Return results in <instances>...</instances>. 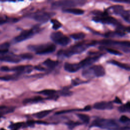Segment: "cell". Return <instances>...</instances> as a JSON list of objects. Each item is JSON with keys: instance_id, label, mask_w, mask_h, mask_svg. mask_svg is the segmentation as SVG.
Masks as SVG:
<instances>
[{"instance_id": "cell-1", "label": "cell", "mask_w": 130, "mask_h": 130, "mask_svg": "<svg viewBox=\"0 0 130 130\" xmlns=\"http://www.w3.org/2000/svg\"><path fill=\"white\" fill-rule=\"evenodd\" d=\"M96 42L93 41L90 43H86L85 42H80L70 47L66 50L58 51L57 55L60 57H69L73 55L79 54L84 51L89 46L95 45Z\"/></svg>"}, {"instance_id": "cell-2", "label": "cell", "mask_w": 130, "mask_h": 130, "mask_svg": "<svg viewBox=\"0 0 130 130\" xmlns=\"http://www.w3.org/2000/svg\"><path fill=\"white\" fill-rule=\"evenodd\" d=\"M106 74L104 68L101 65H93L82 71V75L85 78L90 79L94 77H101Z\"/></svg>"}, {"instance_id": "cell-3", "label": "cell", "mask_w": 130, "mask_h": 130, "mask_svg": "<svg viewBox=\"0 0 130 130\" xmlns=\"http://www.w3.org/2000/svg\"><path fill=\"white\" fill-rule=\"evenodd\" d=\"M91 126L109 130H116L119 127L116 122L114 120L106 119H95L93 121Z\"/></svg>"}, {"instance_id": "cell-4", "label": "cell", "mask_w": 130, "mask_h": 130, "mask_svg": "<svg viewBox=\"0 0 130 130\" xmlns=\"http://www.w3.org/2000/svg\"><path fill=\"white\" fill-rule=\"evenodd\" d=\"M86 1H56L52 4V7L53 9L61 8L64 9L71 8L76 6H82L85 4Z\"/></svg>"}, {"instance_id": "cell-5", "label": "cell", "mask_w": 130, "mask_h": 130, "mask_svg": "<svg viewBox=\"0 0 130 130\" xmlns=\"http://www.w3.org/2000/svg\"><path fill=\"white\" fill-rule=\"evenodd\" d=\"M29 50L34 51L38 54H46L53 52L56 46L53 44H47L39 45H31L28 47Z\"/></svg>"}, {"instance_id": "cell-6", "label": "cell", "mask_w": 130, "mask_h": 130, "mask_svg": "<svg viewBox=\"0 0 130 130\" xmlns=\"http://www.w3.org/2000/svg\"><path fill=\"white\" fill-rule=\"evenodd\" d=\"M92 20L96 22H101L103 24H112L117 27L120 25L118 20L115 18L109 16L107 12H104V14L99 16H94L92 18Z\"/></svg>"}, {"instance_id": "cell-7", "label": "cell", "mask_w": 130, "mask_h": 130, "mask_svg": "<svg viewBox=\"0 0 130 130\" xmlns=\"http://www.w3.org/2000/svg\"><path fill=\"white\" fill-rule=\"evenodd\" d=\"M50 38L55 43L63 46H67L71 42L70 38L64 35L61 31H55L52 32L50 35Z\"/></svg>"}, {"instance_id": "cell-8", "label": "cell", "mask_w": 130, "mask_h": 130, "mask_svg": "<svg viewBox=\"0 0 130 130\" xmlns=\"http://www.w3.org/2000/svg\"><path fill=\"white\" fill-rule=\"evenodd\" d=\"M99 43L105 45H118L124 47L130 48L129 41H117L111 40H105L100 41Z\"/></svg>"}, {"instance_id": "cell-9", "label": "cell", "mask_w": 130, "mask_h": 130, "mask_svg": "<svg viewBox=\"0 0 130 130\" xmlns=\"http://www.w3.org/2000/svg\"><path fill=\"white\" fill-rule=\"evenodd\" d=\"M101 56V55H91L90 56L87 57L84 59L82 60L79 63L80 65L81 66V68L86 67L88 66H90L96 61Z\"/></svg>"}, {"instance_id": "cell-10", "label": "cell", "mask_w": 130, "mask_h": 130, "mask_svg": "<svg viewBox=\"0 0 130 130\" xmlns=\"http://www.w3.org/2000/svg\"><path fill=\"white\" fill-rule=\"evenodd\" d=\"M34 31L33 29H26L23 30L18 36H17L15 40L17 42H22L31 37L34 35Z\"/></svg>"}, {"instance_id": "cell-11", "label": "cell", "mask_w": 130, "mask_h": 130, "mask_svg": "<svg viewBox=\"0 0 130 130\" xmlns=\"http://www.w3.org/2000/svg\"><path fill=\"white\" fill-rule=\"evenodd\" d=\"M93 108L97 110H111L113 108V105L111 102H100L93 105Z\"/></svg>"}, {"instance_id": "cell-12", "label": "cell", "mask_w": 130, "mask_h": 130, "mask_svg": "<svg viewBox=\"0 0 130 130\" xmlns=\"http://www.w3.org/2000/svg\"><path fill=\"white\" fill-rule=\"evenodd\" d=\"M53 14L49 12H42L36 14L34 16V19L40 22L45 23L47 22L52 17Z\"/></svg>"}, {"instance_id": "cell-13", "label": "cell", "mask_w": 130, "mask_h": 130, "mask_svg": "<svg viewBox=\"0 0 130 130\" xmlns=\"http://www.w3.org/2000/svg\"><path fill=\"white\" fill-rule=\"evenodd\" d=\"M81 68L79 63L66 62L64 64V69L69 73H75L80 70Z\"/></svg>"}, {"instance_id": "cell-14", "label": "cell", "mask_w": 130, "mask_h": 130, "mask_svg": "<svg viewBox=\"0 0 130 130\" xmlns=\"http://www.w3.org/2000/svg\"><path fill=\"white\" fill-rule=\"evenodd\" d=\"M62 11L64 12L68 13H71L74 15H82L84 13V11L82 9H79V8H67V9H64L62 10Z\"/></svg>"}, {"instance_id": "cell-15", "label": "cell", "mask_w": 130, "mask_h": 130, "mask_svg": "<svg viewBox=\"0 0 130 130\" xmlns=\"http://www.w3.org/2000/svg\"><path fill=\"white\" fill-rule=\"evenodd\" d=\"M0 60L13 63H17L20 61V59L11 56H0Z\"/></svg>"}, {"instance_id": "cell-16", "label": "cell", "mask_w": 130, "mask_h": 130, "mask_svg": "<svg viewBox=\"0 0 130 130\" xmlns=\"http://www.w3.org/2000/svg\"><path fill=\"white\" fill-rule=\"evenodd\" d=\"M109 62L112 64H113L114 65H115L120 68H122L123 69L130 71V64L124 63L115 60H112L110 61Z\"/></svg>"}, {"instance_id": "cell-17", "label": "cell", "mask_w": 130, "mask_h": 130, "mask_svg": "<svg viewBox=\"0 0 130 130\" xmlns=\"http://www.w3.org/2000/svg\"><path fill=\"white\" fill-rule=\"evenodd\" d=\"M125 35L124 31L116 30L115 31H111V32H107L105 34L104 36L106 37H122Z\"/></svg>"}, {"instance_id": "cell-18", "label": "cell", "mask_w": 130, "mask_h": 130, "mask_svg": "<svg viewBox=\"0 0 130 130\" xmlns=\"http://www.w3.org/2000/svg\"><path fill=\"white\" fill-rule=\"evenodd\" d=\"M111 10H112V12L113 13L116 15H120L122 14V13L124 11L123 7L121 5H114L111 8H110Z\"/></svg>"}, {"instance_id": "cell-19", "label": "cell", "mask_w": 130, "mask_h": 130, "mask_svg": "<svg viewBox=\"0 0 130 130\" xmlns=\"http://www.w3.org/2000/svg\"><path fill=\"white\" fill-rule=\"evenodd\" d=\"M43 63L49 68L52 69L57 66V64H58V61L56 60H53L48 58L45 60L43 62Z\"/></svg>"}, {"instance_id": "cell-20", "label": "cell", "mask_w": 130, "mask_h": 130, "mask_svg": "<svg viewBox=\"0 0 130 130\" xmlns=\"http://www.w3.org/2000/svg\"><path fill=\"white\" fill-rule=\"evenodd\" d=\"M43 100V98L41 96H35L34 98H28V99H26L23 101V103L25 104L27 103H36V102H39L40 101H41Z\"/></svg>"}, {"instance_id": "cell-21", "label": "cell", "mask_w": 130, "mask_h": 130, "mask_svg": "<svg viewBox=\"0 0 130 130\" xmlns=\"http://www.w3.org/2000/svg\"><path fill=\"white\" fill-rule=\"evenodd\" d=\"M70 37L72 39L76 40H82L85 37V34L82 32H76V33H74L71 34L70 35Z\"/></svg>"}, {"instance_id": "cell-22", "label": "cell", "mask_w": 130, "mask_h": 130, "mask_svg": "<svg viewBox=\"0 0 130 130\" xmlns=\"http://www.w3.org/2000/svg\"><path fill=\"white\" fill-rule=\"evenodd\" d=\"M77 116L78 117L81 119L84 123H88L89 122L90 120V117L89 116L85 114H82V113H78L77 114Z\"/></svg>"}, {"instance_id": "cell-23", "label": "cell", "mask_w": 130, "mask_h": 130, "mask_svg": "<svg viewBox=\"0 0 130 130\" xmlns=\"http://www.w3.org/2000/svg\"><path fill=\"white\" fill-rule=\"evenodd\" d=\"M39 93L43 95L51 96L55 95L56 93V91L54 89H44L40 91Z\"/></svg>"}, {"instance_id": "cell-24", "label": "cell", "mask_w": 130, "mask_h": 130, "mask_svg": "<svg viewBox=\"0 0 130 130\" xmlns=\"http://www.w3.org/2000/svg\"><path fill=\"white\" fill-rule=\"evenodd\" d=\"M118 109L121 112L130 113V102H127L126 104L120 106Z\"/></svg>"}, {"instance_id": "cell-25", "label": "cell", "mask_w": 130, "mask_h": 130, "mask_svg": "<svg viewBox=\"0 0 130 130\" xmlns=\"http://www.w3.org/2000/svg\"><path fill=\"white\" fill-rule=\"evenodd\" d=\"M51 112V110H50L42 111H40V112L37 113L36 114V117H37L39 119H41V118H43L46 117V116H47Z\"/></svg>"}, {"instance_id": "cell-26", "label": "cell", "mask_w": 130, "mask_h": 130, "mask_svg": "<svg viewBox=\"0 0 130 130\" xmlns=\"http://www.w3.org/2000/svg\"><path fill=\"white\" fill-rule=\"evenodd\" d=\"M51 22L52 24V28L55 30H57L61 27V23L57 19H53L51 20Z\"/></svg>"}, {"instance_id": "cell-27", "label": "cell", "mask_w": 130, "mask_h": 130, "mask_svg": "<svg viewBox=\"0 0 130 130\" xmlns=\"http://www.w3.org/2000/svg\"><path fill=\"white\" fill-rule=\"evenodd\" d=\"M9 43H4L0 46V54H3L7 53L9 51Z\"/></svg>"}, {"instance_id": "cell-28", "label": "cell", "mask_w": 130, "mask_h": 130, "mask_svg": "<svg viewBox=\"0 0 130 130\" xmlns=\"http://www.w3.org/2000/svg\"><path fill=\"white\" fill-rule=\"evenodd\" d=\"M60 94L62 96H69L71 95L72 94V92L70 91L69 87H66L63 88L60 91Z\"/></svg>"}, {"instance_id": "cell-29", "label": "cell", "mask_w": 130, "mask_h": 130, "mask_svg": "<svg viewBox=\"0 0 130 130\" xmlns=\"http://www.w3.org/2000/svg\"><path fill=\"white\" fill-rule=\"evenodd\" d=\"M104 49L106 50L108 52H109L110 54L116 55H121L122 54L120 51H119L117 50L110 48H104Z\"/></svg>"}, {"instance_id": "cell-30", "label": "cell", "mask_w": 130, "mask_h": 130, "mask_svg": "<svg viewBox=\"0 0 130 130\" xmlns=\"http://www.w3.org/2000/svg\"><path fill=\"white\" fill-rule=\"evenodd\" d=\"M22 122H18L16 123L12 124L10 126V128L12 130H18L22 125H23Z\"/></svg>"}, {"instance_id": "cell-31", "label": "cell", "mask_w": 130, "mask_h": 130, "mask_svg": "<svg viewBox=\"0 0 130 130\" xmlns=\"http://www.w3.org/2000/svg\"><path fill=\"white\" fill-rule=\"evenodd\" d=\"M119 120L122 123L130 124V118L125 115H122L120 117Z\"/></svg>"}, {"instance_id": "cell-32", "label": "cell", "mask_w": 130, "mask_h": 130, "mask_svg": "<svg viewBox=\"0 0 130 130\" xmlns=\"http://www.w3.org/2000/svg\"><path fill=\"white\" fill-rule=\"evenodd\" d=\"M80 124V123H79V122H74V121H70L67 123V125L68 126L69 128H70V129L73 128L74 127H76V126L79 125Z\"/></svg>"}, {"instance_id": "cell-33", "label": "cell", "mask_w": 130, "mask_h": 130, "mask_svg": "<svg viewBox=\"0 0 130 130\" xmlns=\"http://www.w3.org/2000/svg\"><path fill=\"white\" fill-rule=\"evenodd\" d=\"M86 82H87L86 81L81 80L80 79H75L74 80H73L72 81V84L74 86H77L78 85H79V84H82V83H86Z\"/></svg>"}, {"instance_id": "cell-34", "label": "cell", "mask_w": 130, "mask_h": 130, "mask_svg": "<svg viewBox=\"0 0 130 130\" xmlns=\"http://www.w3.org/2000/svg\"><path fill=\"white\" fill-rule=\"evenodd\" d=\"M25 66H17L14 67L12 69H10V71H17V72H22L25 70Z\"/></svg>"}, {"instance_id": "cell-35", "label": "cell", "mask_w": 130, "mask_h": 130, "mask_svg": "<svg viewBox=\"0 0 130 130\" xmlns=\"http://www.w3.org/2000/svg\"><path fill=\"white\" fill-rule=\"evenodd\" d=\"M20 56L21 58H22L23 59H30L33 57L32 55L30 53L22 54L20 55Z\"/></svg>"}, {"instance_id": "cell-36", "label": "cell", "mask_w": 130, "mask_h": 130, "mask_svg": "<svg viewBox=\"0 0 130 130\" xmlns=\"http://www.w3.org/2000/svg\"><path fill=\"white\" fill-rule=\"evenodd\" d=\"M13 77L12 76H6L3 77H0V80H5V81H8L13 79Z\"/></svg>"}, {"instance_id": "cell-37", "label": "cell", "mask_w": 130, "mask_h": 130, "mask_svg": "<svg viewBox=\"0 0 130 130\" xmlns=\"http://www.w3.org/2000/svg\"><path fill=\"white\" fill-rule=\"evenodd\" d=\"M0 70L2 71H5V72H8V71H10V69L8 67H6V66H3V67H2L1 68H0Z\"/></svg>"}, {"instance_id": "cell-38", "label": "cell", "mask_w": 130, "mask_h": 130, "mask_svg": "<svg viewBox=\"0 0 130 130\" xmlns=\"http://www.w3.org/2000/svg\"><path fill=\"white\" fill-rule=\"evenodd\" d=\"M114 102L115 103H117V104H122V101H121V100H120L119 98H118V97H115Z\"/></svg>"}, {"instance_id": "cell-39", "label": "cell", "mask_w": 130, "mask_h": 130, "mask_svg": "<svg viewBox=\"0 0 130 130\" xmlns=\"http://www.w3.org/2000/svg\"><path fill=\"white\" fill-rule=\"evenodd\" d=\"M35 122L33 120H28L27 121V124L28 125V126H32L34 125Z\"/></svg>"}, {"instance_id": "cell-40", "label": "cell", "mask_w": 130, "mask_h": 130, "mask_svg": "<svg viewBox=\"0 0 130 130\" xmlns=\"http://www.w3.org/2000/svg\"><path fill=\"white\" fill-rule=\"evenodd\" d=\"M112 2L115 3H129L130 4V1H112Z\"/></svg>"}, {"instance_id": "cell-41", "label": "cell", "mask_w": 130, "mask_h": 130, "mask_svg": "<svg viewBox=\"0 0 130 130\" xmlns=\"http://www.w3.org/2000/svg\"><path fill=\"white\" fill-rule=\"evenodd\" d=\"M35 69L36 70H39V71H44L45 70V68H44L43 67H41V66H36L35 67Z\"/></svg>"}, {"instance_id": "cell-42", "label": "cell", "mask_w": 130, "mask_h": 130, "mask_svg": "<svg viewBox=\"0 0 130 130\" xmlns=\"http://www.w3.org/2000/svg\"><path fill=\"white\" fill-rule=\"evenodd\" d=\"M91 108V107H90V106H85V107L84 108L83 110L85 111H88L90 110Z\"/></svg>"}, {"instance_id": "cell-43", "label": "cell", "mask_w": 130, "mask_h": 130, "mask_svg": "<svg viewBox=\"0 0 130 130\" xmlns=\"http://www.w3.org/2000/svg\"><path fill=\"white\" fill-rule=\"evenodd\" d=\"M6 22V20L5 19H4L3 18L0 17V25L5 23Z\"/></svg>"}, {"instance_id": "cell-44", "label": "cell", "mask_w": 130, "mask_h": 130, "mask_svg": "<svg viewBox=\"0 0 130 130\" xmlns=\"http://www.w3.org/2000/svg\"><path fill=\"white\" fill-rule=\"evenodd\" d=\"M124 30L127 31L128 32L130 33V26H128V27H124Z\"/></svg>"}, {"instance_id": "cell-45", "label": "cell", "mask_w": 130, "mask_h": 130, "mask_svg": "<svg viewBox=\"0 0 130 130\" xmlns=\"http://www.w3.org/2000/svg\"><path fill=\"white\" fill-rule=\"evenodd\" d=\"M0 130H6L5 128H1V129H0Z\"/></svg>"}, {"instance_id": "cell-46", "label": "cell", "mask_w": 130, "mask_h": 130, "mask_svg": "<svg viewBox=\"0 0 130 130\" xmlns=\"http://www.w3.org/2000/svg\"><path fill=\"white\" fill-rule=\"evenodd\" d=\"M128 79H129V81H130V76H129V78H128Z\"/></svg>"}, {"instance_id": "cell-47", "label": "cell", "mask_w": 130, "mask_h": 130, "mask_svg": "<svg viewBox=\"0 0 130 130\" xmlns=\"http://www.w3.org/2000/svg\"><path fill=\"white\" fill-rule=\"evenodd\" d=\"M128 22H129V23H130V20H129V21H128Z\"/></svg>"}]
</instances>
